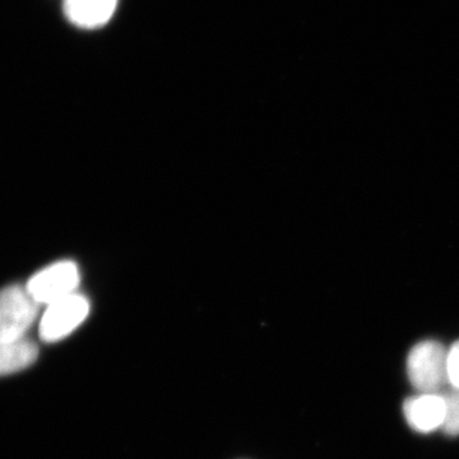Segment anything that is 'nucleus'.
I'll return each instance as SVG.
<instances>
[{
    "label": "nucleus",
    "instance_id": "423d86ee",
    "mask_svg": "<svg viewBox=\"0 0 459 459\" xmlns=\"http://www.w3.org/2000/svg\"><path fill=\"white\" fill-rule=\"evenodd\" d=\"M117 0H65V16L74 25L96 29L113 17Z\"/></svg>",
    "mask_w": 459,
    "mask_h": 459
},
{
    "label": "nucleus",
    "instance_id": "6e6552de",
    "mask_svg": "<svg viewBox=\"0 0 459 459\" xmlns=\"http://www.w3.org/2000/svg\"><path fill=\"white\" fill-rule=\"evenodd\" d=\"M443 395L446 400V421L442 430L448 437H459V389L452 388Z\"/></svg>",
    "mask_w": 459,
    "mask_h": 459
},
{
    "label": "nucleus",
    "instance_id": "0eeeda50",
    "mask_svg": "<svg viewBox=\"0 0 459 459\" xmlns=\"http://www.w3.org/2000/svg\"><path fill=\"white\" fill-rule=\"evenodd\" d=\"M39 349L35 342L21 340L0 341V377L18 373L38 360Z\"/></svg>",
    "mask_w": 459,
    "mask_h": 459
},
{
    "label": "nucleus",
    "instance_id": "39448f33",
    "mask_svg": "<svg viewBox=\"0 0 459 459\" xmlns=\"http://www.w3.org/2000/svg\"><path fill=\"white\" fill-rule=\"evenodd\" d=\"M403 416L412 430L430 434L442 430L446 421V400L439 392H419L403 403Z\"/></svg>",
    "mask_w": 459,
    "mask_h": 459
},
{
    "label": "nucleus",
    "instance_id": "7ed1b4c3",
    "mask_svg": "<svg viewBox=\"0 0 459 459\" xmlns=\"http://www.w3.org/2000/svg\"><path fill=\"white\" fill-rule=\"evenodd\" d=\"M80 282L77 264L72 261H60L33 274L26 289L36 303L50 305L75 294Z\"/></svg>",
    "mask_w": 459,
    "mask_h": 459
},
{
    "label": "nucleus",
    "instance_id": "1a4fd4ad",
    "mask_svg": "<svg viewBox=\"0 0 459 459\" xmlns=\"http://www.w3.org/2000/svg\"><path fill=\"white\" fill-rule=\"evenodd\" d=\"M446 380L451 388L459 389V341L446 352Z\"/></svg>",
    "mask_w": 459,
    "mask_h": 459
},
{
    "label": "nucleus",
    "instance_id": "f03ea898",
    "mask_svg": "<svg viewBox=\"0 0 459 459\" xmlns=\"http://www.w3.org/2000/svg\"><path fill=\"white\" fill-rule=\"evenodd\" d=\"M39 307L26 286H8L0 290V341L25 338L38 318Z\"/></svg>",
    "mask_w": 459,
    "mask_h": 459
},
{
    "label": "nucleus",
    "instance_id": "f257e3e1",
    "mask_svg": "<svg viewBox=\"0 0 459 459\" xmlns=\"http://www.w3.org/2000/svg\"><path fill=\"white\" fill-rule=\"evenodd\" d=\"M446 352L442 343L434 340L421 341L407 356V376L419 392H439L446 380Z\"/></svg>",
    "mask_w": 459,
    "mask_h": 459
},
{
    "label": "nucleus",
    "instance_id": "20e7f679",
    "mask_svg": "<svg viewBox=\"0 0 459 459\" xmlns=\"http://www.w3.org/2000/svg\"><path fill=\"white\" fill-rule=\"evenodd\" d=\"M90 301L75 292L48 305L40 322V337L45 342H57L74 332L86 320Z\"/></svg>",
    "mask_w": 459,
    "mask_h": 459
}]
</instances>
